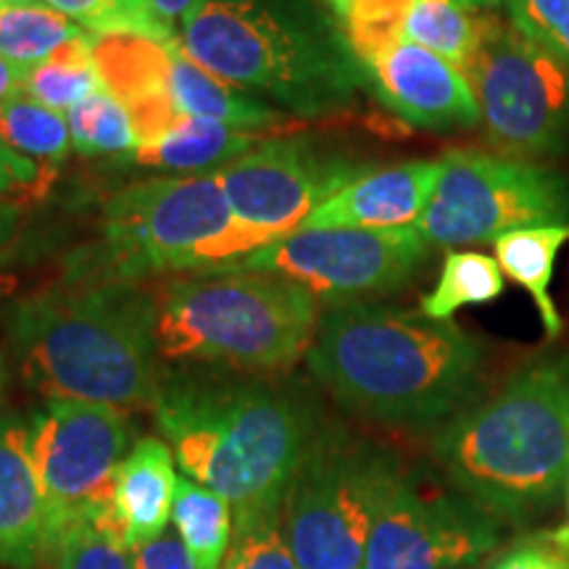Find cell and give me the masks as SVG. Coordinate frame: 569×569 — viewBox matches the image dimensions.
Segmentation results:
<instances>
[{
    "label": "cell",
    "instance_id": "27",
    "mask_svg": "<svg viewBox=\"0 0 569 569\" xmlns=\"http://www.w3.org/2000/svg\"><path fill=\"white\" fill-rule=\"evenodd\" d=\"M507 290L496 259L480 251H448L436 288L422 296L419 311L427 319L448 322L465 306L496 301Z\"/></svg>",
    "mask_w": 569,
    "mask_h": 569
},
{
    "label": "cell",
    "instance_id": "31",
    "mask_svg": "<svg viewBox=\"0 0 569 569\" xmlns=\"http://www.w3.org/2000/svg\"><path fill=\"white\" fill-rule=\"evenodd\" d=\"M71 148L82 156H127L138 148L130 111L109 90L92 92L67 111Z\"/></svg>",
    "mask_w": 569,
    "mask_h": 569
},
{
    "label": "cell",
    "instance_id": "17",
    "mask_svg": "<svg viewBox=\"0 0 569 569\" xmlns=\"http://www.w3.org/2000/svg\"><path fill=\"white\" fill-rule=\"evenodd\" d=\"M440 174V161H403L367 167L336 196L319 203L303 227L351 230H409L427 209Z\"/></svg>",
    "mask_w": 569,
    "mask_h": 569
},
{
    "label": "cell",
    "instance_id": "39",
    "mask_svg": "<svg viewBox=\"0 0 569 569\" xmlns=\"http://www.w3.org/2000/svg\"><path fill=\"white\" fill-rule=\"evenodd\" d=\"M148 3H151L156 17L174 30V21H180L182 24V21L188 19V13L193 11L201 0H148Z\"/></svg>",
    "mask_w": 569,
    "mask_h": 569
},
{
    "label": "cell",
    "instance_id": "7",
    "mask_svg": "<svg viewBox=\"0 0 569 569\" xmlns=\"http://www.w3.org/2000/svg\"><path fill=\"white\" fill-rule=\"evenodd\" d=\"M409 469L393 448L325 419L282 496L301 569H361L369 536Z\"/></svg>",
    "mask_w": 569,
    "mask_h": 569
},
{
    "label": "cell",
    "instance_id": "33",
    "mask_svg": "<svg viewBox=\"0 0 569 569\" xmlns=\"http://www.w3.org/2000/svg\"><path fill=\"white\" fill-rule=\"evenodd\" d=\"M46 3L77 21L90 34L142 32L161 40L177 38L172 27L156 17L148 0H46Z\"/></svg>",
    "mask_w": 569,
    "mask_h": 569
},
{
    "label": "cell",
    "instance_id": "25",
    "mask_svg": "<svg viewBox=\"0 0 569 569\" xmlns=\"http://www.w3.org/2000/svg\"><path fill=\"white\" fill-rule=\"evenodd\" d=\"M490 11H469L457 0H417L407 19V40L453 63L461 74L472 69L486 38Z\"/></svg>",
    "mask_w": 569,
    "mask_h": 569
},
{
    "label": "cell",
    "instance_id": "24",
    "mask_svg": "<svg viewBox=\"0 0 569 569\" xmlns=\"http://www.w3.org/2000/svg\"><path fill=\"white\" fill-rule=\"evenodd\" d=\"M90 34L46 0H3L0 3V56L30 69L51 59L69 42Z\"/></svg>",
    "mask_w": 569,
    "mask_h": 569
},
{
    "label": "cell",
    "instance_id": "36",
    "mask_svg": "<svg viewBox=\"0 0 569 569\" xmlns=\"http://www.w3.org/2000/svg\"><path fill=\"white\" fill-rule=\"evenodd\" d=\"M132 565L134 569H198L188 546L182 543L174 530L161 532L151 543L132 549Z\"/></svg>",
    "mask_w": 569,
    "mask_h": 569
},
{
    "label": "cell",
    "instance_id": "37",
    "mask_svg": "<svg viewBox=\"0 0 569 569\" xmlns=\"http://www.w3.org/2000/svg\"><path fill=\"white\" fill-rule=\"evenodd\" d=\"M42 180V169L27 156L13 151L0 140V198L17 193V190L34 188Z\"/></svg>",
    "mask_w": 569,
    "mask_h": 569
},
{
    "label": "cell",
    "instance_id": "3",
    "mask_svg": "<svg viewBox=\"0 0 569 569\" xmlns=\"http://www.w3.org/2000/svg\"><path fill=\"white\" fill-rule=\"evenodd\" d=\"M6 336L24 386L46 401L151 407L161 375L156 293L140 282L67 274L13 303Z\"/></svg>",
    "mask_w": 569,
    "mask_h": 569
},
{
    "label": "cell",
    "instance_id": "9",
    "mask_svg": "<svg viewBox=\"0 0 569 569\" xmlns=\"http://www.w3.org/2000/svg\"><path fill=\"white\" fill-rule=\"evenodd\" d=\"M230 224L217 169L127 184L103 206L101 243L77 256L67 274L140 282L148 274L184 272L190 256Z\"/></svg>",
    "mask_w": 569,
    "mask_h": 569
},
{
    "label": "cell",
    "instance_id": "11",
    "mask_svg": "<svg viewBox=\"0 0 569 569\" xmlns=\"http://www.w3.org/2000/svg\"><path fill=\"white\" fill-rule=\"evenodd\" d=\"M467 80L498 153L519 161L569 153V69L496 11Z\"/></svg>",
    "mask_w": 569,
    "mask_h": 569
},
{
    "label": "cell",
    "instance_id": "26",
    "mask_svg": "<svg viewBox=\"0 0 569 569\" xmlns=\"http://www.w3.org/2000/svg\"><path fill=\"white\" fill-rule=\"evenodd\" d=\"M417 0H330V13L348 51L367 69L407 40V19Z\"/></svg>",
    "mask_w": 569,
    "mask_h": 569
},
{
    "label": "cell",
    "instance_id": "32",
    "mask_svg": "<svg viewBox=\"0 0 569 569\" xmlns=\"http://www.w3.org/2000/svg\"><path fill=\"white\" fill-rule=\"evenodd\" d=\"M53 559L59 569H134L132 549L119 536L111 509L77 519L61 536Z\"/></svg>",
    "mask_w": 569,
    "mask_h": 569
},
{
    "label": "cell",
    "instance_id": "15",
    "mask_svg": "<svg viewBox=\"0 0 569 569\" xmlns=\"http://www.w3.org/2000/svg\"><path fill=\"white\" fill-rule=\"evenodd\" d=\"M375 96L401 122L417 130L448 132L480 122V106L472 84L461 71L411 40L365 69Z\"/></svg>",
    "mask_w": 569,
    "mask_h": 569
},
{
    "label": "cell",
    "instance_id": "14",
    "mask_svg": "<svg viewBox=\"0 0 569 569\" xmlns=\"http://www.w3.org/2000/svg\"><path fill=\"white\" fill-rule=\"evenodd\" d=\"M498 543L501 522L493 515L409 472L377 517L361 569H465Z\"/></svg>",
    "mask_w": 569,
    "mask_h": 569
},
{
    "label": "cell",
    "instance_id": "19",
    "mask_svg": "<svg viewBox=\"0 0 569 569\" xmlns=\"http://www.w3.org/2000/svg\"><path fill=\"white\" fill-rule=\"evenodd\" d=\"M174 453L167 440L140 438L113 478L111 515L127 549L151 543L169 530L177 496Z\"/></svg>",
    "mask_w": 569,
    "mask_h": 569
},
{
    "label": "cell",
    "instance_id": "8",
    "mask_svg": "<svg viewBox=\"0 0 569 569\" xmlns=\"http://www.w3.org/2000/svg\"><path fill=\"white\" fill-rule=\"evenodd\" d=\"M361 169L367 167L322 151L309 138L259 142L253 151L217 169L232 224L198 248L184 272H230L251 253L301 230L309 213Z\"/></svg>",
    "mask_w": 569,
    "mask_h": 569
},
{
    "label": "cell",
    "instance_id": "43",
    "mask_svg": "<svg viewBox=\"0 0 569 569\" xmlns=\"http://www.w3.org/2000/svg\"><path fill=\"white\" fill-rule=\"evenodd\" d=\"M6 386H9V361H6V356L0 353V401H3Z\"/></svg>",
    "mask_w": 569,
    "mask_h": 569
},
{
    "label": "cell",
    "instance_id": "5",
    "mask_svg": "<svg viewBox=\"0 0 569 569\" xmlns=\"http://www.w3.org/2000/svg\"><path fill=\"white\" fill-rule=\"evenodd\" d=\"M177 38L213 77L296 117L351 109L367 82L319 0H201Z\"/></svg>",
    "mask_w": 569,
    "mask_h": 569
},
{
    "label": "cell",
    "instance_id": "2",
    "mask_svg": "<svg viewBox=\"0 0 569 569\" xmlns=\"http://www.w3.org/2000/svg\"><path fill=\"white\" fill-rule=\"evenodd\" d=\"M340 409L386 430H438L480 398L486 348L459 325L375 301L330 306L306 351Z\"/></svg>",
    "mask_w": 569,
    "mask_h": 569
},
{
    "label": "cell",
    "instance_id": "18",
    "mask_svg": "<svg viewBox=\"0 0 569 569\" xmlns=\"http://www.w3.org/2000/svg\"><path fill=\"white\" fill-rule=\"evenodd\" d=\"M46 559V498L32 459L30 419L0 411V567L38 569Z\"/></svg>",
    "mask_w": 569,
    "mask_h": 569
},
{
    "label": "cell",
    "instance_id": "10",
    "mask_svg": "<svg viewBox=\"0 0 569 569\" xmlns=\"http://www.w3.org/2000/svg\"><path fill=\"white\" fill-rule=\"evenodd\" d=\"M438 161L436 190L417 222L427 246L453 251L525 227L569 224V177L557 169L467 148Z\"/></svg>",
    "mask_w": 569,
    "mask_h": 569
},
{
    "label": "cell",
    "instance_id": "23",
    "mask_svg": "<svg viewBox=\"0 0 569 569\" xmlns=\"http://www.w3.org/2000/svg\"><path fill=\"white\" fill-rule=\"evenodd\" d=\"M172 525L198 569H222L234 532V509L224 496L213 493L201 482L180 478Z\"/></svg>",
    "mask_w": 569,
    "mask_h": 569
},
{
    "label": "cell",
    "instance_id": "20",
    "mask_svg": "<svg viewBox=\"0 0 569 569\" xmlns=\"http://www.w3.org/2000/svg\"><path fill=\"white\" fill-rule=\"evenodd\" d=\"M172 90L177 106L188 117L232 127L240 132L269 130L284 119L274 106L248 96L246 90L232 88L190 59L180 46V38L172 48Z\"/></svg>",
    "mask_w": 569,
    "mask_h": 569
},
{
    "label": "cell",
    "instance_id": "35",
    "mask_svg": "<svg viewBox=\"0 0 569 569\" xmlns=\"http://www.w3.org/2000/svg\"><path fill=\"white\" fill-rule=\"evenodd\" d=\"M490 569H569V528L519 538L498 553Z\"/></svg>",
    "mask_w": 569,
    "mask_h": 569
},
{
    "label": "cell",
    "instance_id": "42",
    "mask_svg": "<svg viewBox=\"0 0 569 569\" xmlns=\"http://www.w3.org/2000/svg\"><path fill=\"white\" fill-rule=\"evenodd\" d=\"M457 3L469 11H496L501 0H457Z\"/></svg>",
    "mask_w": 569,
    "mask_h": 569
},
{
    "label": "cell",
    "instance_id": "1",
    "mask_svg": "<svg viewBox=\"0 0 569 569\" xmlns=\"http://www.w3.org/2000/svg\"><path fill=\"white\" fill-rule=\"evenodd\" d=\"M151 411L182 472L234 511L280 503L327 419L303 382L219 367L161 372Z\"/></svg>",
    "mask_w": 569,
    "mask_h": 569
},
{
    "label": "cell",
    "instance_id": "41",
    "mask_svg": "<svg viewBox=\"0 0 569 569\" xmlns=\"http://www.w3.org/2000/svg\"><path fill=\"white\" fill-rule=\"evenodd\" d=\"M17 277L0 272V303H6L13 293H17Z\"/></svg>",
    "mask_w": 569,
    "mask_h": 569
},
{
    "label": "cell",
    "instance_id": "38",
    "mask_svg": "<svg viewBox=\"0 0 569 569\" xmlns=\"http://www.w3.org/2000/svg\"><path fill=\"white\" fill-rule=\"evenodd\" d=\"M19 227H21V209L17 203L3 201V198H0V256L11 248L13 238L19 234Z\"/></svg>",
    "mask_w": 569,
    "mask_h": 569
},
{
    "label": "cell",
    "instance_id": "22",
    "mask_svg": "<svg viewBox=\"0 0 569 569\" xmlns=\"http://www.w3.org/2000/svg\"><path fill=\"white\" fill-rule=\"evenodd\" d=\"M567 243L569 224L525 227V230H511L493 240L498 267L511 282L528 290L549 338H557L565 330L551 296V282L557 272V259Z\"/></svg>",
    "mask_w": 569,
    "mask_h": 569
},
{
    "label": "cell",
    "instance_id": "28",
    "mask_svg": "<svg viewBox=\"0 0 569 569\" xmlns=\"http://www.w3.org/2000/svg\"><path fill=\"white\" fill-rule=\"evenodd\" d=\"M98 90H103V82L96 59H92L90 34L69 42L51 59L27 69L24 84H21V92L27 98L61 113L74 109L77 103H82Z\"/></svg>",
    "mask_w": 569,
    "mask_h": 569
},
{
    "label": "cell",
    "instance_id": "45",
    "mask_svg": "<svg viewBox=\"0 0 569 569\" xmlns=\"http://www.w3.org/2000/svg\"><path fill=\"white\" fill-rule=\"evenodd\" d=\"M0 3H3V0H0Z\"/></svg>",
    "mask_w": 569,
    "mask_h": 569
},
{
    "label": "cell",
    "instance_id": "6",
    "mask_svg": "<svg viewBox=\"0 0 569 569\" xmlns=\"http://www.w3.org/2000/svg\"><path fill=\"white\" fill-rule=\"evenodd\" d=\"M319 301L264 272H203L156 293V346L169 367L277 375L309 351Z\"/></svg>",
    "mask_w": 569,
    "mask_h": 569
},
{
    "label": "cell",
    "instance_id": "40",
    "mask_svg": "<svg viewBox=\"0 0 569 569\" xmlns=\"http://www.w3.org/2000/svg\"><path fill=\"white\" fill-rule=\"evenodd\" d=\"M24 71L27 69H21L13 61L0 56V106H6L11 98L19 96L21 84H24Z\"/></svg>",
    "mask_w": 569,
    "mask_h": 569
},
{
    "label": "cell",
    "instance_id": "4",
    "mask_svg": "<svg viewBox=\"0 0 569 569\" xmlns=\"http://www.w3.org/2000/svg\"><path fill=\"white\" fill-rule=\"evenodd\" d=\"M432 461L498 522L546 511L569 472V359L530 361L432 432Z\"/></svg>",
    "mask_w": 569,
    "mask_h": 569
},
{
    "label": "cell",
    "instance_id": "44",
    "mask_svg": "<svg viewBox=\"0 0 569 569\" xmlns=\"http://www.w3.org/2000/svg\"><path fill=\"white\" fill-rule=\"evenodd\" d=\"M319 3L327 6V11H330V0H319Z\"/></svg>",
    "mask_w": 569,
    "mask_h": 569
},
{
    "label": "cell",
    "instance_id": "30",
    "mask_svg": "<svg viewBox=\"0 0 569 569\" xmlns=\"http://www.w3.org/2000/svg\"><path fill=\"white\" fill-rule=\"evenodd\" d=\"M222 569H301L282 525V501L234 511L232 546Z\"/></svg>",
    "mask_w": 569,
    "mask_h": 569
},
{
    "label": "cell",
    "instance_id": "34",
    "mask_svg": "<svg viewBox=\"0 0 569 569\" xmlns=\"http://www.w3.org/2000/svg\"><path fill=\"white\" fill-rule=\"evenodd\" d=\"M509 24L569 69V0H501Z\"/></svg>",
    "mask_w": 569,
    "mask_h": 569
},
{
    "label": "cell",
    "instance_id": "16",
    "mask_svg": "<svg viewBox=\"0 0 569 569\" xmlns=\"http://www.w3.org/2000/svg\"><path fill=\"white\" fill-rule=\"evenodd\" d=\"M177 38L161 40L142 32L90 34L92 59L103 90L130 111L138 148L156 146L188 113L172 90V48Z\"/></svg>",
    "mask_w": 569,
    "mask_h": 569
},
{
    "label": "cell",
    "instance_id": "21",
    "mask_svg": "<svg viewBox=\"0 0 569 569\" xmlns=\"http://www.w3.org/2000/svg\"><path fill=\"white\" fill-rule=\"evenodd\" d=\"M259 142H264L259 132H240L232 127L206 122V119L184 117L161 142L134 148L132 153L124 156V161L142 169L203 174L240 159L253 151Z\"/></svg>",
    "mask_w": 569,
    "mask_h": 569
},
{
    "label": "cell",
    "instance_id": "29",
    "mask_svg": "<svg viewBox=\"0 0 569 569\" xmlns=\"http://www.w3.org/2000/svg\"><path fill=\"white\" fill-rule=\"evenodd\" d=\"M0 140L34 163H46L48 172L61 167L71 151L67 113L32 101L24 92L0 106Z\"/></svg>",
    "mask_w": 569,
    "mask_h": 569
},
{
    "label": "cell",
    "instance_id": "13",
    "mask_svg": "<svg viewBox=\"0 0 569 569\" xmlns=\"http://www.w3.org/2000/svg\"><path fill=\"white\" fill-rule=\"evenodd\" d=\"M417 227L409 230H351L301 227L261 248L230 272H264L290 280L319 303L375 301L401 290L427 259Z\"/></svg>",
    "mask_w": 569,
    "mask_h": 569
},
{
    "label": "cell",
    "instance_id": "12",
    "mask_svg": "<svg viewBox=\"0 0 569 569\" xmlns=\"http://www.w3.org/2000/svg\"><path fill=\"white\" fill-rule=\"evenodd\" d=\"M132 443L127 411L90 401H46L30 419V446L46 498L48 559L77 519L111 509L113 478Z\"/></svg>",
    "mask_w": 569,
    "mask_h": 569
}]
</instances>
